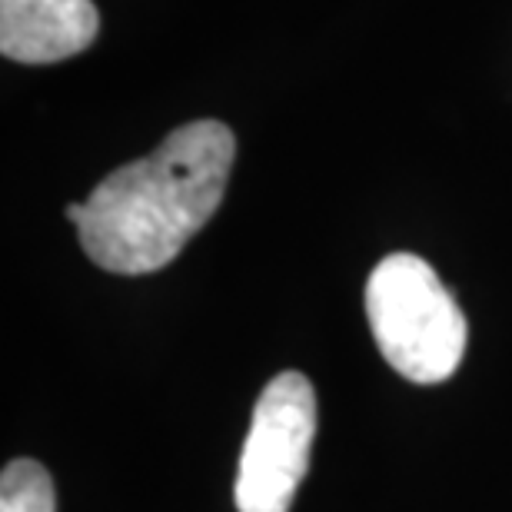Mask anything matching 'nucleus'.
Returning <instances> with one entry per match:
<instances>
[{
    "mask_svg": "<svg viewBox=\"0 0 512 512\" xmlns=\"http://www.w3.org/2000/svg\"><path fill=\"white\" fill-rule=\"evenodd\" d=\"M237 140L220 120H193L150 157L117 167L70 203L67 220L100 270L120 276L157 273L207 227L227 193Z\"/></svg>",
    "mask_w": 512,
    "mask_h": 512,
    "instance_id": "obj_1",
    "label": "nucleus"
},
{
    "mask_svg": "<svg viewBox=\"0 0 512 512\" xmlns=\"http://www.w3.org/2000/svg\"><path fill=\"white\" fill-rule=\"evenodd\" d=\"M366 320L383 360L413 383H443L463 363L469 326L436 270L416 253H389L366 283Z\"/></svg>",
    "mask_w": 512,
    "mask_h": 512,
    "instance_id": "obj_2",
    "label": "nucleus"
},
{
    "mask_svg": "<svg viewBox=\"0 0 512 512\" xmlns=\"http://www.w3.org/2000/svg\"><path fill=\"white\" fill-rule=\"evenodd\" d=\"M316 433V393L303 373H280L263 386L253 406L250 433L240 453V512H290L293 496L310 469Z\"/></svg>",
    "mask_w": 512,
    "mask_h": 512,
    "instance_id": "obj_3",
    "label": "nucleus"
},
{
    "mask_svg": "<svg viewBox=\"0 0 512 512\" xmlns=\"http://www.w3.org/2000/svg\"><path fill=\"white\" fill-rule=\"evenodd\" d=\"M100 34L94 0H0V54L14 64H57Z\"/></svg>",
    "mask_w": 512,
    "mask_h": 512,
    "instance_id": "obj_4",
    "label": "nucleus"
},
{
    "mask_svg": "<svg viewBox=\"0 0 512 512\" xmlns=\"http://www.w3.org/2000/svg\"><path fill=\"white\" fill-rule=\"evenodd\" d=\"M0 512H57L54 479L34 459H14L0 476Z\"/></svg>",
    "mask_w": 512,
    "mask_h": 512,
    "instance_id": "obj_5",
    "label": "nucleus"
}]
</instances>
